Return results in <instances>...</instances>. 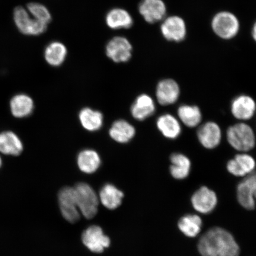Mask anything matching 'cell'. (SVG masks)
<instances>
[{
  "instance_id": "cell-1",
  "label": "cell",
  "mask_w": 256,
  "mask_h": 256,
  "mask_svg": "<svg viewBox=\"0 0 256 256\" xmlns=\"http://www.w3.org/2000/svg\"><path fill=\"white\" fill-rule=\"evenodd\" d=\"M202 256H239L240 248L232 234L220 227L211 228L198 244Z\"/></svg>"
},
{
  "instance_id": "cell-2",
  "label": "cell",
  "mask_w": 256,
  "mask_h": 256,
  "mask_svg": "<svg viewBox=\"0 0 256 256\" xmlns=\"http://www.w3.org/2000/svg\"><path fill=\"white\" fill-rule=\"evenodd\" d=\"M226 138L230 145L240 152L251 151L256 146L254 130L248 124L244 123L230 127L227 130Z\"/></svg>"
},
{
  "instance_id": "cell-3",
  "label": "cell",
  "mask_w": 256,
  "mask_h": 256,
  "mask_svg": "<svg viewBox=\"0 0 256 256\" xmlns=\"http://www.w3.org/2000/svg\"><path fill=\"white\" fill-rule=\"evenodd\" d=\"M211 28L220 39L229 40L238 36L241 26L238 16L232 12L222 11L214 16Z\"/></svg>"
},
{
  "instance_id": "cell-4",
  "label": "cell",
  "mask_w": 256,
  "mask_h": 256,
  "mask_svg": "<svg viewBox=\"0 0 256 256\" xmlns=\"http://www.w3.org/2000/svg\"><path fill=\"white\" fill-rule=\"evenodd\" d=\"M74 188L80 213L86 219L94 218L98 212L99 200L97 194L90 186L84 183L76 184Z\"/></svg>"
},
{
  "instance_id": "cell-5",
  "label": "cell",
  "mask_w": 256,
  "mask_h": 256,
  "mask_svg": "<svg viewBox=\"0 0 256 256\" xmlns=\"http://www.w3.org/2000/svg\"><path fill=\"white\" fill-rule=\"evenodd\" d=\"M14 20L20 33L26 36H37L46 32L48 25L32 17L27 9L18 6L14 10Z\"/></svg>"
},
{
  "instance_id": "cell-6",
  "label": "cell",
  "mask_w": 256,
  "mask_h": 256,
  "mask_svg": "<svg viewBox=\"0 0 256 256\" xmlns=\"http://www.w3.org/2000/svg\"><path fill=\"white\" fill-rule=\"evenodd\" d=\"M59 204L64 218L70 223L75 224L81 218L74 188L66 187L60 190Z\"/></svg>"
},
{
  "instance_id": "cell-7",
  "label": "cell",
  "mask_w": 256,
  "mask_h": 256,
  "mask_svg": "<svg viewBox=\"0 0 256 256\" xmlns=\"http://www.w3.org/2000/svg\"><path fill=\"white\" fill-rule=\"evenodd\" d=\"M161 32L166 40L171 42L180 43L186 38L187 25L184 19L180 16H170L162 21Z\"/></svg>"
},
{
  "instance_id": "cell-8",
  "label": "cell",
  "mask_w": 256,
  "mask_h": 256,
  "mask_svg": "<svg viewBox=\"0 0 256 256\" xmlns=\"http://www.w3.org/2000/svg\"><path fill=\"white\" fill-rule=\"evenodd\" d=\"M133 46L127 38L116 36L108 42L106 46V54L112 62L126 63L132 58Z\"/></svg>"
},
{
  "instance_id": "cell-9",
  "label": "cell",
  "mask_w": 256,
  "mask_h": 256,
  "mask_svg": "<svg viewBox=\"0 0 256 256\" xmlns=\"http://www.w3.org/2000/svg\"><path fill=\"white\" fill-rule=\"evenodd\" d=\"M138 10L146 23L155 24L166 18L168 8L163 0H142Z\"/></svg>"
},
{
  "instance_id": "cell-10",
  "label": "cell",
  "mask_w": 256,
  "mask_h": 256,
  "mask_svg": "<svg viewBox=\"0 0 256 256\" xmlns=\"http://www.w3.org/2000/svg\"><path fill=\"white\" fill-rule=\"evenodd\" d=\"M82 240L86 247L95 254L103 252L110 245V238L104 234L103 230L98 226L89 227L83 233Z\"/></svg>"
},
{
  "instance_id": "cell-11",
  "label": "cell",
  "mask_w": 256,
  "mask_h": 256,
  "mask_svg": "<svg viewBox=\"0 0 256 256\" xmlns=\"http://www.w3.org/2000/svg\"><path fill=\"white\" fill-rule=\"evenodd\" d=\"M238 202L247 210H254L256 200V172L244 178L238 188Z\"/></svg>"
},
{
  "instance_id": "cell-12",
  "label": "cell",
  "mask_w": 256,
  "mask_h": 256,
  "mask_svg": "<svg viewBox=\"0 0 256 256\" xmlns=\"http://www.w3.org/2000/svg\"><path fill=\"white\" fill-rule=\"evenodd\" d=\"M192 204L194 209L198 212L210 214L215 210L217 206L216 194L207 187H202L192 196Z\"/></svg>"
},
{
  "instance_id": "cell-13",
  "label": "cell",
  "mask_w": 256,
  "mask_h": 256,
  "mask_svg": "<svg viewBox=\"0 0 256 256\" xmlns=\"http://www.w3.org/2000/svg\"><path fill=\"white\" fill-rule=\"evenodd\" d=\"M201 145L208 150H213L220 146L222 140V131L217 124L209 122L201 126L197 132Z\"/></svg>"
},
{
  "instance_id": "cell-14",
  "label": "cell",
  "mask_w": 256,
  "mask_h": 256,
  "mask_svg": "<svg viewBox=\"0 0 256 256\" xmlns=\"http://www.w3.org/2000/svg\"><path fill=\"white\" fill-rule=\"evenodd\" d=\"M156 95L160 104L164 106L172 105L176 104L180 98V88L174 80H163L158 83Z\"/></svg>"
},
{
  "instance_id": "cell-15",
  "label": "cell",
  "mask_w": 256,
  "mask_h": 256,
  "mask_svg": "<svg viewBox=\"0 0 256 256\" xmlns=\"http://www.w3.org/2000/svg\"><path fill=\"white\" fill-rule=\"evenodd\" d=\"M231 110L234 117L236 120H249L254 116L256 103L250 96L241 95L232 101Z\"/></svg>"
},
{
  "instance_id": "cell-16",
  "label": "cell",
  "mask_w": 256,
  "mask_h": 256,
  "mask_svg": "<svg viewBox=\"0 0 256 256\" xmlns=\"http://www.w3.org/2000/svg\"><path fill=\"white\" fill-rule=\"evenodd\" d=\"M24 150V143L17 134L10 130L0 133V153L2 154L17 156Z\"/></svg>"
},
{
  "instance_id": "cell-17",
  "label": "cell",
  "mask_w": 256,
  "mask_h": 256,
  "mask_svg": "<svg viewBox=\"0 0 256 256\" xmlns=\"http://www.w3.org/2000/svg\"><path fill=\"white\" fill-rule=\"evenodd\" d=\"M106 24L112 30H129L133 26L134 21L126 10L114 8L108 12Z\"/></svg>"
},
{
  "instance_id": "cell-18",
  "label": "cell",
  "mask_w": 256,
  "mask_h": 256,
  "mask_svg": "<svg viewBox=\"0 0 256 256\" xmlns=\"http://www.w3.org/2000/svg\"><path fill=\"white\" fill-rule=\"evenodd\" d=\"M10 108L12 116L17 119H24L33 113L34 104L30 96L18 94L12 98Z\"/></svg>"
},
{
  "instance_id": "cell-19",
  "label": "cell",
  "mask_w": 256,
  "mask_h": 256,
  "mask_svg": "<svg viewBox=\"0 0 256 256\" xmlns=\"http://www.w3.org/2000/svg\"><path fill=\"white\" fill-rule=\"evenodd\" d=\"M156 104L148 95L139 96L131 108V114L136 120L142 121L152 116L156 112Z\"/></svg>"
},
{
  "instance_id": "cell-20",
  "label": "cell",
  "mask_w": 256,
  "mask_h": 256,
  "mask_svg": "<svg viewBox=\"0 0 256 256\" xmlns=\"http://www.w3.org/2000/svg\"><path fill=\"white\" fill-rule=\"evenodd\" d=\"M156 126L160 132L166 138L176 140L181 135V124L178 119L172 114L162 115L158 118Z\"/></svg>"
},
{
  "instance_id": "cell-21",
  "label": "cell",
  "mask_w": 256,
  "mask_h": 256,
  "mask_svg": "<svg viewBox=\"0 0 256 256\" xmlns=\"http://www.w3.org/2000/svg\"><path fill=\"white\" fill-rule=\"evenodd\" d=\"M68 56V50L62 42L58 41L50 43L44 50V59L49 65L54 67L62 66Z\"/></svg>"
},
{
  "instance_id": "cell-22",
  "label": "cell",
  "mask_w": 256,
  "mask_h": 256,
  "mask_svg": "<svg viewBox=\"0 0 256 256\" xmlns=\"http://www.w3.org/2000/svg\"><path fill=\"white\" fill-rule=\"evenodd\" d=\"M171 174L177 180H184L190 174L192 168L190 160L182 154L175 153L170 158Z\"/></svg>"
},
{
  "instance_id": "cell-23",
  "label": "cell",
  "mask_w": 256,
  "mask_h": 256,
  "mask_svg": "<svg viewBox=\"0 0 256 256\" xmlns=\"http://www.w3.org/2000/svg\"><path fill=\"white\" fill-rule=\"evenodd\" d=\"M124 194L114 186L108 184L102 188L100 199L102 204L108 210H114L122 203Z\"/></svg>"
},
{
  "instance_id": "cell-24",
  "label": "cell",
  "mask_w": 256,
  "mask_h": 256,
  "mask_svg": "<svg viewBox=\"0 0 256 256\" xmlns=\"http://www.w3.org/2000/svg\"><path fill=\"white\" fill-rule=\"evenodd\" d=\"M112 139L119 143L126 144L133 139L136 134L135 128L128 122L120 120L113 124L110 130Z\"/></svg>"
},
{
  "instance_id": "cell-25",
  "label": "cell",
  "mask_w": 256,
  "mask_h": 256,
  "mask_svg": "<svg viewBox=\"0 0 256 256\" xmlns=\"http://www.w3.org/2000/svg\"><path fill=\"white\" fill-rule=\"evenodd\" d=\"M78 166L80 170L86 174H94L100 168L101 159L94 150H84L78 156Z\"/></svg>"
},
{
  "instance_id": "cell-26",
  "label": "cell",
  "mask_w": 256,
  "mask_h": 256,
  "mask_svg": "<svg viewBox=\"0 0 256 256\" xmlns=\"http://www.w3.org/2000/svg\"><path fill=\"white\" fill-rule=\"evenodd\" d=\"M178 114L182 122L188 128L199 126L202 120L200 108L195 106L182 105L178 108Z\"/></svg>"
},
{
  "instance_id": "cell-27",
  "label": "cell",
  "mask_w": 256,
  "mask_h": 256,
  "mask_svg": "<svg viewBox=\"0 0 256 256\" xmlns=\"http://www.w3.org/2000/svg\"><path fill=\"white\" fill-rule=\"evenodd\" d=\"M79 118L82 126L91 132L98 130L103 126L104 116L100 112L86 108L80 112Z\"/></svg>"
},
{
  "instance_id": "cell-28",
  "label": "cell",
  "mask_w": 256,
  "mask_h": 256,
  "mask_svg": "<svg viewBox=\"0 0 256 256\" xmlns=\"http://www.w3.org/2000/svg\"><path fill=\"white\" fill-rule=\"evenodd\" d=\"M178 228L186 236L190 238H196L201 232L202 220L199 216L188 215L179 220Z\"/></svg>"
},
{
  "instance_id": "cell-29",
  "label": "cell",
  "mask_w": 256,
  "mask_h": 256,
  "mask_svg": "<svg viewBox=\"0 0 256 256\" xmlns=\"http://www.w3.org/2000/svg\"><path fill=\"white\" fill-rule=\"evenodd\" d=\"M27 10L32 17L38 21L48 25L52 22V17L49 10L40 3H30L27 6Z\"/></svg>"
},
{
  "instance_id": "cell-30",
  "label": "cell",
  "mask_w": 256,
  "mask_h": 256,
  "mask_svg": "<svg viewBox=\"0 0 256 256\" xmlns=\"http://www.w3.org/2000/svg\"><path fill=\"white\" fill-rule=\"evenodd\" d=\"M234 160L242 172V178H246L254 172L256 162L252 156L246 153L240 154L235 156Z\"/></svg>"
},
{
  "instance_id": "cell-31",
  "label": "cell",
  "mask_w": 256,
  "mask_h": 256,
  "mask_svg": "<svg viewBox=\"0 0 256 256\" xmlns=\"http://www.w3.org/2000/svg\"><path fill=\"white\" fill-rule=\"evenodd\" d=\"M252 39L255 41L256 43V22H255L254 26L252 28Z\"/></svg>"
},
{
  "instance_id": "cell-32",
  "label": "cell",
  "mask_w": 256,
  "mask_h": 256,
  "mask_svg": "<svg viewBox=\"0 0 256 256\" xmlns=\"http://www.w3.org/2000/svg\"><path fill=\"white\" fill-rule=\"evenodd\" d=\"M2 160L1 156H0V168H2Z\"/></svg>"
}]
</instances>
